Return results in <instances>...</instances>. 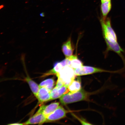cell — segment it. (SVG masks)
Instances as JSON below:
<instances>
[{"mask_svg": "<svg viewBox=\"0 0 125 125\" xmlns=\"http://www.w3.org/2000/svg\"><path fill=\"white\" fill-rule=\"evenodd\" d=\"M100 22L105 41L113 43L118 42L117 35L112 27L110 19L102 18L101 19Z\"/></svg>", "mask_w": 125, "mask_h": 125, "instance_id": "obj_1", "label": "cell"}, {"mask_svg": "<svg viewBox=\"0 0 125 125\" xmlns=\"http://www.w3.org/2000/svg\"><path fill=\"white\" fill-rule=\"evenodd\" d=\"M88 93L83 90L63 94L60 98L61 103L63 105L84 100L88 97Z\"/></svg>", "mask_w": 125, "mask_h": 125, "instance_id": "obj_2", "label": "cell"}, {"mask_svg": "<svg viewBox=\"0 0 125 125\" xmlns=\"http://www.w3.org/2000/svg\"><path fill=\"white\" fill-rule=\"evenodd\" d=\"M56 75L58 78L61 80L64 85L68 87L74 80L76 76L74 69L68 65L64 67L60 72L56 74Z\"/></svg>", "mask_w": 125, "mask_h": 125, "instance_id": "obj_3", "label": "cell"}, {"mask_svg": "<svg viewBox=\"0 0 125 125\" xmlns=\"http://www.w3.org/2000/svg\"><path fill=\"white\" fill-rule=\"evenodd\" d=\"M121 70L116 71H111L104 70L100 68L89 66H84L83 65L80 68L74 69L75 74L76 76H77L85 75L92 74L94 73H98L108 72L112 73H119L122 72Z\"/></svg>", "mask_w": 125, "mask_h": 125, "instance_id": "obj_4", "label": "cell"}, {"mask_svg": "<svg viewBox=\"0 0 125 125\" xmlns=\"http://www.w3.org/2000/svg\"><path fill=\"white\" fill-rule=\"evenodd\" d=\"M67 113L66 111L63 107L59 106L53 112L47 117L46 122H51L65 118Z\"/></svg>", "mask_w": 125, "mask_h": 125, "instance_id": "obj_5", "label": "cell"}, {"mask_svg": "<svg viewBox=\"0 0 125 125\" xmlns=\"http://www.w3.org/2000/svg\"><path fill=\"white\" fill-rule=\"evenodd\" d=\"M46 117L45 115L42 113L37 112L35 115L23 124V125H42L46 122Z\"/></svg>", "mask_w": 125, "mask_h": 125, "instance_id": "obj_6", "label": "cell"}, {"mask_svg": "<svg viewBox=\"0 0 125 125\" xmlns=\"http://www.w3.org/2000/svg\"><path fill=\"white\" fill-rule=\"evenodd\" d=\"M59 103L55 102L52 103L49 105H42L40 107L37 112L43 114L47 117L59 107Z\"/></svg>", "mask_w": 125, "mask_h": 125, "instance_id": "obj_7", "label": "cell"}, {"mask_svg": "<svg viewBox=\"0 0 125 125\" xmlns=\"http://www.w3.org/2000/svg\"><path fill=\"white\" fill-rule=\"evenodd\" d=\"M36 97L40 103L51 100L50 92L45 87H40Z\"/></svg>", "mask_w": 125, "mask_h": 125, "instance_id": "obj_8", "label": "cell"}, {"mask_svg": "<svg viewBox=\"0 0 125 125\" xmlns=\"http://www.w3.org/2000/svg\"><path fill=\"white\" fill-rule=\"evenodd\" d=\"M68 59L66 58L62 61L56 62L54 65L53 68L45 74L46 75L52 74H57L61 71L64 67L68 65Z\"/></svg>", "mask_w": 125, "mask_h": 125, "instance_id": "obj_9", "label": "cell"}, {"mask_svg": "<svg viewBox=\"0 0 125 125\" xmlns=\"http://www.w3.org/2000/svg\"><path fill=\"white\" fill-rule=\"evenodd\" d=\"M74 48L73 46L71 37H70L65 42L62 46V51L66 58L72 56Z\"/></svg>", "mask_w": 125, "mask_h": 125, "instance_id": "obj_10", "label": "cell"}, {"mask_svg": "<svg viewBox=\"0 0 125 125\" xmlns=\"http://www.w3.org/2000/svg\"><path fill=\"white\" fill-rule=\"evenodd\" d=\"M68 87L64 85L61 87H55L50 92L51 100L60 98L67 91Z\"/></svg>", "mask_w": 125, "mask_h": 125, "instance_id": "obj_11", "label": "cell"}, {"mask_svg": "<svg viewBox=\"0 0 125 125\" xmlns=\"http://www.w3.org/2000/svg\"><path fill=\"white\" fill-rule=\"evenodd\" d=\"M68 59V66L73 69L80 68L83 66V62L78 58L76 55H72L71 57H67Z\"/></svg>", "mask_w": 125, "mask_h": 125, "instance_id": "obj_12", "label": "cell"}, {"mask_svg": "<svg viewBox=\"0 0 125 125\" xmlns=\"http://www.w3.org/2000/svg\"><path fill=\"white\" fill-rule=\"evenodd\" d=\"M112 7V4L111 1L101 3V10L103 18H107V15L111 9Z\"/></svg>", "mask_w": 125, "mask_h": 125, "instance_id": "obj_13", "label": "cell"}, {"mask_svg": "<svg viewBox=\"0 0 125 125\" xmlns=\"http://www.w3.org/2000/svg\"><path fill=\"white\" fill-rule=\"evenodd\" d=\"M26 80L29 84L32 93L36 97L40 90V86L28 76L26 78Z\"/></svg>", "mask_w": 125, "mask_h": 125, "instance_id": "obj_14", "label": "cell"}, {"mask_svg": "<svg viewBox=\"0 0 125 125\" xmlns=\"http://www.w3.org/2000/svg\"><path fill=\"white\" fill-rule=\"evenodd\" d=\"M68 89L70 92L74 93L81 90V85L80 81L79 79L72 81L68 86Z\"/></svg>", "mask_w": 125, "mask_h": 125, "instance_id": "obj_15", "label": "cell"}, {"mask_svg": "<svg viewBox=\"0 0 125 125\" xmlns=\"http://www.w3.org/2000/svg\"><path fill=\"white\" fill-rule=\"evenodd\" d=\"M55 85V82L53 79H49L43 81L40 84V87H44L51 92L53 89Z\"/></svg>", "mask_w": 125, "mask_h": 125, "instance_id": "obj_16", "label": "cell"}, {"mask_svg": "<svg viewBox=\"0 0 125 125\" xmlns=\"http://www.w3.org/2000/svg\"><path fill=\"white\" fill-rule=\"evenodd\" d=\"M64 85V84L62 81L59 78H58L56 87H61Z\"/></svg>", "mask_w": 125, "mask_h": 125, "instance_id": "obj_17", "label": "cell"}, {"mask_svg": "<svg viewBox=\"0 0 125 125\" xmlns=\"http://www.w3.org/2000/svg\"><path fill=\"white\" fill-rule=\"evenodd\" d=\"M76 118H77L78 120H79L80 122L81 123H82V124L83 125H92L90 123L87 122L85 121H84L83 120L79 118H78V117H76Z\"/></svg>", "mask_w": 125, "mask_h": 125, "instance_id": "obj_18", "label": "cell"}, {"mask_svg": "<svg viewBox=\"0 0 125 125\" xmlns=\"http://www.w3.org/2000/svg\"><path fill=\"white\" fill-rule=\"evenodd\" d=\"M111 0H101V3L106 2V1H111Z\"/></svg>", "mask_w": 125, "mask_h": 125, "instance_id": "obj_19", "label": "cell"}, {"mask_svg": "<svg viewBox=\"0 0 125 125\" xmlns=\"http://www.w3.org/2000/svg\"><path fill=\"white\" fill-rule=\"evenodd\" d=\"M23 124H20V123H13V124H11L9 125H22Z\"/></svg>", "mask_w": 125, "mask_h": 125, "instance_id": "obj_20", "label": "cell"}]
</instances>
